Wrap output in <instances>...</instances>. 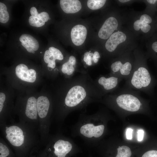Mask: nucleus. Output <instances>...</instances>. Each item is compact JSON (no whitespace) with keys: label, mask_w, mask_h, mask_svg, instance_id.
Returning a JSON list of instances; mask_svg holds the SVG:
<instances>
[{"label":"nucleus","mask_w":157,"mask_h":157,"mask_svg":"<svg viewBox=\"0 0 157 157\" xmlns=\"http://www.w3.org/2000/svg\"><path fill=\"white\" fill-rule=\"evenodd\" d=\"M93 57L94 63H96L98 61L100 57V56L99 53L98 52L96 51L94 52L93 53Z\"/></svg>","instance_id":"nucleus-32"},{"label":"nucleus","mask_w":157,"mask_h":157,"mask_svg":"<svg viewBox=\"0 0 157 157\" xmlns=\"http://www.w3.org/2000/svg\"><path fill=\"white\" fill-rule=\"evenodd\" d=\"M1 132L17 157L31 156L42 146L38 130L28 124L19 121L0 124Z\"/></svg>","instance_id":"nucleus-1"},{"label":"nucleus","mask_w":157,"mask_h":157,"mask_svg":"<svg viewBox=\"0 0 157 157\" xmlns=\"http://www.w3.org/2000/svg\"><path fill=\"white\" fill-rule=\"evenodd\" d=\"M30 13L32 16L38 17L39 13L35 7H33L31 8L30 10Z\"/></svg>","instance_id":"nucleus-33"},{"label":"nucleus","mask_w":157,"mask_h":157,"mask_svg":"<svg viewBox=\"0 0 157 157\" xmlns=\"http://www.w3.org/2000/svg\"><path fill=\"white\" fill-rule=\"evenodd\" d=\"M89 157H93L90 153H89Z\"/></svg>","instance_id":"nucleus-38"},{"label":"nucleus","mask_w":157,"mask_h":157,"mask_svg":"<svg viewBox=\"0 0 157 157\" xmlns=\"http://www.w3.org/2000/svg\"><path fill=\"white\" fill-rule=\"evenodd\" d=\"M62 95L52 96L53 111L52 123L61 129L67 117L75 110L85 108L94 101L88 95V90L84 85L76 84L72 86Z\"/></svg>","instance_id":"nucleus-2"},{"label":"nucleus","mask_w":157,"mask_h":157,"mask_svg":"<svg viewBox=\"0 0 157 157\" xmlns=\"http://www.w3.org/2000/svg\"><path fill=\"white\" fill-rule=\"evenodd\" d=\"M15 97V90L8 84L7 83L6 87L1 86L0 124L16 122L14 113Z\"/></svg>","instance_id":"nucleus-10"},{"label":"nucleus","mask_w":157,"mask_h":157,"mask_svg":"<svg viewBox=\"0 0 157 157\" xmlns=\"http://www.w3.org/2000/svg\"><path fill=\"white\" fill-rule=\"evenodd\" d=\"M119 1L122 3H125L130 1L129 0H119Z\"/></svg>","instance_id":"nucleus-37"},{"label":"nucleus","mask_w":157,"mask_h":157,"mask_svg":"<svg viewBox=\"0 0 157 157\" xmlns=\"http://www.w3.org/2000/svg\"><path fill=\"white\" fill-rule=\"evenodd\" d=\"M44 147L37 157H72L82 152L72 139L60 132L51 135Z\"/></svg>","instance_id":"nucleus-5"},{"label":"nucleus","mask_w":157,"mask_h":157,"mask_svg":"<svg viewBox=\"0 0 157 157\" xmlns=\"http://www.w3.org/2000/svg\"><path fill=\"white\" fill-rule=\"evenodd\" d=\"M60 7L67 13H74L79 11L81 8L80 2L78 0H60Z\"/></svg>","instance_id":"nucleus-16"},{"label":"nucleus","mask_w":157,"mask_h":157,"mask_svg":"<svg viewBox=\"0 0 157 157\" xmlns=\"http://www.w3.org/2000/svg\"><path fill=\"white\" fill-rule=\"evenodd\" d=\"M140 22L141 25L140 28L141 31L144 33H146L149 31L151 28L150 25L149 24L142 22L141 21Z\"/></svg>","instance_id":"nucleus-29"},{"label":"nucleus","mask_w":157,"mask_h":157,"mask_svg":"<svg viewBox=\"0 0 157 157\" xmlns=\"http://www.w3.org/2000/svg\"><path fill=\"white\" fill-rule=\"evenodd\" d=\"M29 22L31 26L38 27L44 25L45 23L38 17L32 16L29 18Z\"/></svg>","instance_id":"nucleus-23"},{"label":"nucleus","mask_w":157,"mask_h":157,"mask_svg":"<svg viewBox=\"0 0 157 157\" xmlns=\"http://www.w3.org/2000/svg\"><path fill=\"white\" fill-rule=\"evenodd\" d=\"M38 17L42 20L45 22L47 21L49 19V14L45 12L39 13Z\"/></svg>","instance_id":"nucleus-27"},{"label":"nucleus","mask_w":157,"mask_h":157,"mask_svg":"<svg viewBox=\"0 0 157 157\" xmlns=\"http://www.w3.org/2000/svg\"><path fill=\"white\" fill-rule=\"evenodd\" d=\"M93 53L89 52H86L84 54L83 60L88 66H91L93 63Z\"/></svg>","instance_id":"nucleus-25"},{"label":"nucleus","mask_w":157,"mask_h":157,"mask_svg":"<svg viewBox=\"0 0 157 157\" xmlns=\"http://www.w3.org/2000/svg\"><path fill=\"white\" fill-rule=\"evenodd\" d=\"M19 39L20 42L26 43L28 47H31L35 51L38 50L39 47L38 41L30 35L23 34L20 36Z\"/></svg>","instance_id":"nucleus-18"},{"label":"nucleus","mask_w":157,"mask_h":157,"mask_svg":"<svg viewBox=\"0 0 157 157\" xmlns=\"http://www.w3.org/2000/svg\"><path fill=\"white\" fill-rule=\"evenodd\" d=\"M117 150V154L115 157H130L131 155V150L128 146H119Z\"/></svg>","instance_id":"nucleus-21"},{"label":"nucleus","mask_w":157,"mask_h":157,"mask_svg":"<svg viewBox=\"0 0 157 157\" xmlns=\"http://www.w3.org/2000/svg\"><path fill=\"white\" fill-rule=\"evenodd\" d=\"M126 35L121 31H117L113 33L109 38L105 44L106 50L110 52L114 51L118 45L126 39Z\"/></svg>","instance_id":"nucleus-15"},{"label":"nucleus","mask_w":157,"mask_h":157,"mask_svg":"<svg viewBox=\"0 0 157 157\" xmlns=\"http://www.w3.org/2000/svg\"><path fill=\"white\" fill-rule=\"evenodd\" d=\"M139 92L123 87L114 94L106 96L105 100L109 105H115L125 111L135 112L143 108V99Z\"/></svg>","instance_id":"nucleus-8"},{"label":"nucleus","mask_w":157,"mask_h":157,"mask_svg":"<svg viewBox=\"0 0 157 157\" xmlns=\"http://www.w3.org/2000/svg\"><path fill=\"white\" fill-rule=\"evenodd\" d=\"M53 56L57 60H62L63 59V56L61 52L58 49L53 47H50L49 48Z\"/></svg>","instance_id":"nucleus-24"},{"label":"nucleus","mask_w":157,"mask_h":157,"mask_svg":"<svg viewBox=\"0 0 157 157\" xmlns=\"http://www.w3.org/2000/svg\"><path fill=\"white\" fill-rule=\"evenodd\" d=\"M123 79L111 75L100 76L97 80L98 90L102 95L113 92L117 88L119 83Z\"/></svg>","instance_id":"nucleus-12"},{"label":"nucleus","mask_w":157,"mask_h":157,"mask_svg":"<svg viewBox=\"0 0 157 157\" xmlns=\"http://www.w3.org/2000/svg\"><path fill=\"white\" fill-rule=\"evenodd\" d=\"M134 66L130 61L118 60L111 64L109 74L126 80L131 74Z\"/></svg>","instance_id":"nucleus-11"},{"label":"nucleus","mask_w":157,"mask_h":157,"mask_svg":"<svg viewBox=\"0 0 157 157\" xmlns=\"http://www.w3.org/2000/svg\"><path fill=\"white\" fill-rule=\"evenodd\" d=\"M76 63L75 57L73 56H70L67 61L62 65L60 72L65 76H71L75 71Z\"/></svg>","instance_id":"nucleus-17"},{"label":"nucleus","mask_w":157,"mask_h":157,"mask_svg":"<svg viewBox=\"0 0 157 157\" xmlns=\"http://www.w3.org/2000/svg\"><path fill=\"white\" fill-rule=\"evenodd\" d=\"M118 23L114 17H110L104 22L98 33V36L100 38L107 39L113 34L117 28Z\"/></svg>","instance_id":"nucleus-13"},{"label":"nucleus","mask_w":157,"mask_h":157,"mask_svg":"<svg viewBox=\"0 0 157 157\" xmlns=\"http://www.w3.org/2000/svg\"><path fill=\"white\" fill-rule=\"evenodd\" d=\"M105 129L100 111L91 115L83 113L80 114L76 123L71 127V135L73 137L80 138L88 147L95 148L100 142Z\"/></svg>","instance_id":"nucleus-3"},{"label":"nucleus","mask_w":157,"mask_h":157,"mask_svg":"<svg viewBox=\"0 0 157 157\" xmlns=\"http://www.w3.org/2000/svg\"><path fill=\"white\" fill-rule=\"evenodd\" d=\"M141 22L139 19L136 20L134 23L133 27L134 29L137 31H139L140 29Z\"/></svg>","instance_id":"nucleus-34"},{"label":"nucleus","mask_w":157,"mask_h":157,"mask_svg":"<svg viewBox=\"0 0 157 157\" xmlns=\"http://www.w3.org/2000/svg\"><path fill=\"white\" fill-rule=\"evenodd\" d=\"M140 20L141 22L147 24H149L152 22L151 17L147 14H144L141 15Z\"/></svg>","instance_id":"nucleus-26"},{"label":"nucleus","mask_w":157,"mask_h":157,"mask_svg":"<svg viewBox=\"0 0 157 157\" xmlns=\"http://www.w3.org/2000/svg\"><path fill=\"white\" fill-rule=\"evenodd\" d=\"M138 140L139 141H142L143 139L144 134V131L142 129L138 130L137 131Z\"/></svg>","instance_id":"nucleus-31"},{"label":"nucleus","mask_w":157,"mask_h":157,"mask_svg":"<svg viewBox=\"0 0 157 157\" xmlns=\"http://www.w3.org/2000/svg\"><path fill=\"white\" fill-rule=\"evenodd\" d=\"M147 1L150 4H154L157 1L156 0H147Z\"/></svg>","instance_id":"nucleus-36"},{"label":"nucleus","mask_w":157,"mask_h":157,"mask_svg":"<svg viewBox=\"0 0 157 157\" xmlns=\"http://www.w3.org/2000/svg\"><path fill=\"white\" fill-rule=\"evenodd\" d=\"M133 130L131 128H128L127 129L126 132V138L128 140H131L132 138V133Z\"/></svg>","instance_id":"nucleus-30"},{"label":"nucleus","mask_w":157,"mask_h":157,"mask_svg":"<svg viewBox=\"0 0 157 157\" xmlns=\"http://www.w3.org/2000/svg\"><path fill=\"white\" fill-rule=\"evenodd\" d=\"M142 157H157V151L151 150L144 153Z\"/></svg>","instance_id":"nucleus-28"},{"label":"nucleus","mask_w":157,"mask_h":157,"mask_svg":"<svg viewBox=\"0 0 157 157\" xmlns=\"http://www.w3.org/2000/svg\"><path fill=\"white\" fill-rule=\"evenodd\" d=\"M152 48L154 51L157 52V42H155L153 43Z\"/></svg>","instance_id":"nucleus-35"},{"label":"nucleus","mask_w":157,"mask_h":157,"mask_svg":"<svg viewBox=\"0 0 157 157\" xmlns=\"http://www.w3.org/2000/svg\"><path fill=\"white\" fill-rule=\"evenodd\" d=\"M37 106L39 133L42 145L44 146L51 135L49 131L53 111L52 96L46 90L43 89L38 92Z\"/></svg>","instance_id":"nucleus-7"},{"label":"nucleus","mask_w":157,"mask_h":157,"mask_svg":"<svg viewBox=\"0 0 157 157\" xmlns=\"http://www.w3.org/2000/svg\"><path fill=\"white\" fill-rule=\"evenodd\" d=\"M2 71L7 83L21 93L36 90L43 76L42 70L29 68L23 63L18 64L13 69Z\"/></svg>","instance_id":"nucleus-4"},{"label":"nucleus","mask_w":157,"mask_h":157,"mask_svg":"<svg viewBox=\"0 0 157 157\" xmlns=\"http://www.w3.org/2000/svg\"><path fill=\"white\" fill-rule=\"evenodd\" d=\"M105 0H88L87 1V6L91 9L97 10L103 7L105 4Z\"/></svg>","instance_id":"nucleus-20"},{"label":"nucleus","mask_w":157,"mask_h":157,"mask_svg":"<svg viewBox=\"0 0 157 157\" xmlns=\"http://www.w3.org/2000/svg\"><path fill=\"white\" fill-rule=\"evenodd\" d=\"M135 64L132 74L126 80L124 87L147 92L151 84V75L144 64Z\"/></svg>","instance_id":"nucleus-9"},{"label":"nucleus","mask_w":157,"mask_h":157,"mask_svg":"<svg viewBox=\"0 0 157 157\" xmlns=\"http://www.w3.org/2000/svg\"><path fill=\"white\" fill-rule=\"evenodd\" d=\"M38 92L35 90L19 93L15 102L14 113L15 116H18L19 121L28 124L39 131L37 106Z\"/></svg>","instance_id":"nucleus-6"},{"label":"nucleus","mask_w":157,"mask_h":157,"mask_svg":"<svg viewBox=\"0 0 157 157\" xmlns=\"http://www.w3.org/2000/svg\"><path fill=\"white\" fill-rule=\"evenodd\" d=\"M15 156L5 140L0 137V157H15Z\"/></svg>","instance_id":"nucleus-19"},{"label":"nucleus","mask_w":157,"mask_h":157,"mask_svg":"<svg viewBox=\"0 0 157 157\" xmlns=\"http://www.w3.org/2000/svg\"><path fill=\"white\" fill-rule=\"evenodd\" d=\"M87 30L85 26L81 24L77 25L72 28L71 37L72 42L76 46L82 44L87 36Z\"/></svg>","instance_id":"nucleus-14"},{"label":"nucleus","mask_w":157,"mask_h":157,"mask_svg":"<svg viewBox=\"0 0 157 157\" xmlns=\"http://www.w3.org/2000/svg\"><path fill=\"white\" fill-rule=\"evenodd\" d=\"M9 19V15L7 11L6 6L4 3H0V22L3 23L7 22Z\"/></svg>","instance_id":"nucleus-22"}]
</instances>
